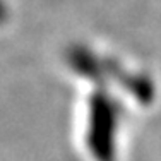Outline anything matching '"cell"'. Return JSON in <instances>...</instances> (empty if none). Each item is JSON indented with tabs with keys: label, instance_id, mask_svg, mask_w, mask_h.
Instances as JSON below:
<instances>
[{
	"label": "cell",
	"instance_id": "6da1fadb",
	"mask_svg": "<svg viewBox=\"0 0 161 161\" xmlns=\"http://www.w3.org/2000/svg\"><path fill=\"white\" fill-rule=\"evenodd\" d=\"M127 136L120 106L91 96L75 110L72 137L82 161H125Z\"/></svg>",
	"mask_w": 161,
	"mask_h": 161
}]
</instances>
